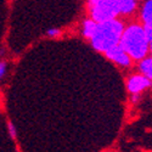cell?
Returning <instances> with one entry per match:
<instances>
[{
    "label": "cell",
    "instance_id": "cell-1",
    "mask_svg": "<svg viewBox=\"0 0 152 152\" xmlns=\"http://www.w3.org/2000/svg\"><path fill=\"white\" fill-rule=\"evenodd\" d=\"M119 44L133 60L145 58L150 50V39L145 32V27L140 24H132L126 27Z\"/></svg>",
    "mask_w": 152,
    "mask_h": 152
},
{
    "label": "cell",
    "instance_id": "cell-2",
    "mask_svg": "<svg viewBox=\"0 0 152 152\" xmlns=\"http://www.w3.org/2000/svg\"><path fill=\"white\" fill-rule=\"evenodd\" d=\"M123 32H124L123 23L116 18L106 22H101L97 24L96 32L90 40L95 50L105 54L108 49L121 43Z\"/></svg>",
    "mask_w": 152,
    "mask_h": 152
},
{
    "label": "cell",
    "instance_id": "cell-3",
    "mask_svg": "<svg viewBox=\"0 0 152 152\" xmlns=\"http://www.w3.org/2000/svg\"><path fill=\"white\" fill-rule=\"evenodd\" d=\"M119 14L121 10L116 0H100L91 6V18L97 23L115 20Z\"/></svg>",
    "mask_w": 152,
    "mask_h": 152
},
{
    "label": "cell",
    "instance_id": "cell-4",
    "mask_svg": "<svg viewBox=\"0 0 152 152\" xmlns=\"http://www.w3.org/2000/svg\"><path fill=\"white\" fill-rule=\"evenodd\" d=\"M105 55H106L107 58H110L111 61L116 62L117 65H119V66H124V67L130 66L132 60H133V58L129 56V54L122 48L121 44H118V45H116V46L108 49L107 51L105 53Z\"/></svg>",
    "mask_w": 152,
    "mask_h": 152
},
{
    "label": "cell",
    "instance_id": "cell-5",
    "mask_svg": "<svg viewBox=\"0 0 152 152\" xmlns=\"http://www.w3.org/2000/svg\"><path fill=\"white\" fill-rule=\"evenodd\" d=\"M126 86L132 94H140L145 89L152 86V80L147 78L145 74H136L129 78Z\"/></svg>",
    "mask_w": 152,
    "mask_h": 152
},
{
    "label": "cell",
    "instance_id": "cell-6",
    "mask_svg": "<svg viewBox=\"0 0 152 152\" xmlns=\"http://www.w3.org/2000/svg\"><path fill=\"white\" fill-rule=\"evenodd\" d=\"M116 1L119 6L121 14L128 15V14H132V12L135 10L137 0H116Z\"/></svg>",
    "mask_w": 152,
    "mask_h": 152
},
{
    "label": "cell",
    "instance_id": "cell-7",
    "mask_svg": "<svg viewBox=\"0 0 152 152\" xmlns=\"http://www.w3.org/2000/svg\"><path fill=\"white\" fill-rule=\"evenodd\" d=\"M97 22L95 20H86L83 24V35L88 39H91L93 35L95 34L96 32V28H97Z\"/></svg>",
    "mask_w": 152,
    "mask_h": 152
},
{
    "label": "cell",
    "instance_id": "cell-8",
    "mask_svg": "<svg viewBox=\"0 0 152 152\" xmlns=\"http://www.w3.org/2000/svg\"><path fill=\"white\" fill-rule=\"evenodd\" d=\"M139 68H140L142 74H145L147 78H150L152 80V57H145V58L140 60Z\"/></svg>",
    "mask_w": 152,
    "mask_h": 152
},
{
    "label": "cell",
    "instance_id": "cell-9",
    "mask_svg": "<svg viewBox=\"0 0 152 152\" xmlns=\"http://www.w3.org/2000/svg\"><path fill=\"white\" fill-rule=\"evenodd\" d=\"M141 17H142L144 24H152V0H147L144 4Z\"/></svg>",
    "mask_w": 152,
    "mask_h": 152
},
{
    "label": "cell",
    "instance_id": "cell-10",
    "mask_svg": "<svg viewBox=\"0 0 152 152\" xmlns=\"http://www.w3.org/2000/svg\"><path fill=\"white\" fill-rule=\"evenodd\" d=\"M144 27H145V32L148 37V39L151 40L152 39V24H144Z\"/></svg>",
    "mask_w": 152,
    "mask_h": 152
},
{
    "label": "cell",
    "instance_id": "cell-11",
    "mask_svg": "<svg viewBox=\"0 0 152 152\" xmlns=\"http://www.w3.org/2000/svg\"><path fill=\"white\" fill-rule=\"evenodd\" d=\"M9 133L12 139H16V130H15V126L12 123H9Z\"/></svg>",
    "mask_w": 152,
    "mask_h": 152
},
{
    "label": "cell",
    "instance_id": "cell-12",
    "mask_svg": "<svg viewBox=\"0 0 152 152\" xmlns=\"http://www.w3.org/2000/svg\"><path fill=\"white\" fill-rule=\"evenodd\" d=\"M58 34H60V31H58V29H55V28L48 31V35H49V37H56V35H58Z\"/></svg>",
    "mask_w": 152,
    "mask_h": 152
},
{
    "label": "cell",
    "instance_id": "cell-13",
    "mask_svg": "<svg viewBox=\"0 0 152 152\" xmlns=\"http://www.w3.org/2000/svg\"><path fill=\"white\" fill-rule=\"evenodd\" d=\"M4 73H5V62L3 61L1 65H0V75H1V77H4Z\"/></svg>",
    "mask_w": 152,
    "mask_h": 152
},
{
    "label": "cell",
    "instance_id": "cell-14",
    "mask_svg": "<svg viewBox=\"0 0 152 152\" xmlns=\"http://www.w3.org/2000/svg\"><path fill=\"white\" fill-rule=\"evenodd\" d=\"M139 97H140V96H139V94H133V96H132V101H133V102H136V101L139 100Z\"/></svg>",
    "mask_w": 152,
    "mask_h": 152
},
{
    "label": "cell",
    "instance_id": "cell-15",
    "mask_svg": "<svg viewBox=\"0 0 152 152\" xmlns=\"http://www.w3.org/2000/svg\"><path fill=\"white\" fill-rule=\"evenodd\" d=\"M100 0H90V6H93V5H95L96 3H99Z\"/></svg>",
    "mask_w": 152,
    "mask_h": 152
},
{
    "label": "cell",
    "instance_id": "cell-16",
    "mask_svg": "<svg viewBox=\"0 0 152 152\" xmlns=\"http://www.w3.org/2000/svg\"><path fill=\"white\" fill-rule=\"evenodd\" d=\"M150 51L152 53V39L150 40Z\"/></svg>",
    "mask_w": 152,
    "mask_h": 152
}]
</instances>
